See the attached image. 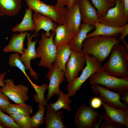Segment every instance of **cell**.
Segmentation results:
<instances>
[{"mask_svg": "<svg viewBox=\"0 0 128 128\" xmlns=\"http://www.w3.org/2000/svg\"><path fill=\"white\" fill-rule=\"evenodd\" d=\"M120 42L115 37L96 36L85 39L82 51L93 56L101 63L108 57L113 46Z\"/></svg>", "mask_w": 128, "mask_h": 128, "instance_id": "6da1fadb", "label": "cell"}, {"mask_svg": "<svg viewBox=\"0 0 128 128\" xmlns=\"http://www.w3.org/2000/svg\"><path fill=\"white\" fill-rule=\"evenodd\" d=\"M128 49L118 44L113 47L109 58L102 68L107 73L117 77L128 76Z\"/></svg>", "mask_w": 128, "mask_h": 128, "instance_id": "7a4b0ae2", "label": "cell"}, {"mask_svg": "<svg viewBox=\"0 0 128 128\" xmlns=\"http://www.w3.org/2000/svg\"><path fill=\"white\" fill-rule=\"evenodd\" d=\"M91 85L97 84L118 92L121 95L128 91V76L121 78L108 74L101 67L89 78Z\"/></svg>", "mask_w": 128, "mask_h": 128, "instance_id": "3957f363", "label": "cell"}, {"mask_svg": "<svg viewBox=\"0 0 128 128\" xmlns=\"http://www.w3.org/2000/svg\"><path fill=\"white\" fill-rule=\"evenodd\" d=\"M55 34V32H53L51 36L48 37L42 32L38 46L36 49L38 58L41 59L38 66L50 69L55 61L56 47L53 40Z\"/></svg>", "mask_w": 128, "mask_h": 128, "instance_id": "277c9868", "label": "cell"}, {"mask_svg": "<svg viewBox=\"0 0 128 128\" xmlns=\"http://www.w3.org/2000/svg\"><path fill=\"white\" fill-rule=\"evenodd\" d=\"M86 65L82 70L80 75L74 78L68 83L66 89L70 97L76 95V92L80 90L82 85L86 80L94 73L96 72L102 67L101 63L94 57L90 56L89 54H84Z\"/></svg>", "mask_w": 128, "mask_h": 128, "instance_id": "5b68a950", "label": "cell"}, {"mask_svg": "<svg viewBox=\"0 0 128 128\" xmlns=\"http://www.w3.org/2000/svg\"><path fill=\"white\" fill-rule=\"evenodd\" d=\"M28 8L51 19L59 25L65 24L66 8L46 4L40 0H24Z\"/></svg>", "mask_w": 128, "mask_h": 128, "instance_id": "8992f818", "label": "cell"}, {"mask_svg": "<svg viewBox=\"0 0 128 128\" xmlns=\"http://www.w3.org/2000/svg\"><path fill=\"white\" fill-rule=\"evenodd\" d=\"M115 6L109 9L104 16L98 18V21L113 27H121L127 24L125 16L123 0H116Z\"/></svg>", "mask_w": 128, "mask_h": 128, "instance_id": "52a82bcc", "label": "cell"}, {"mask_svg": "<svg viewBox=\"0 0 128 128\" xmlns=\"http://www.w3.org/2000/svg\"><path fill=\"white\" fill-rule=\"evenodd\" d=\"M4 85L0 88V91L6 95L15 103H24L28 101V87L23 84H14L11 79H4Z\"/></svg>", "mask_w": 128, "mask_h": 128, "instance_id": "ba28073f", "label": "cell"}, {"mask_svg": "<svg viewBox=\"0 0 128 128\" xmlns=\"http://www.w3.org/2000/svg\"><path fill=\"white\" fill-rule=\"evenodd\" d=\"M99 113L83 103L78 109L74 116L77 128H94Z\"/></svg>", "mask_w": 128, "mask_h": 128, "instance_id": "9c48e42d", "label": "cell"}, {"mask_svg": "<svg viewBox=\"0 0 128 128\" xmlns=\"http://www.w3.org/2000/svg\"><path fill=\"white\" fill-rule=\"evenodd\" d=\"M91 85L92 92L96 95L99 94V97L104 103L114 108L128 111V105L120 101L121 95L119 93L97 84Z\"/></svg>", "mask_w": 128, "mask_h": 128, "instance_id": "30bf717a", "label": "cell"}, {"mask_svg": "<svg viewBox=\"0 0 128 128\" xmlns=\"http://www.w3.org/2000/svg\"><path fill=\"white\" fill-rule=\"evenodd\" d=\"M86 63L84 54L82 51H72L65 65V76L67 82L78 77L79 72L84 69Z\"/></svg>", "mask_w": 128, "mask_h": 128, "instance_id": "8fae6325", "label": "cell"}, {"mask_svg": "<svg viewBox=\"0 0 128 128\" xmlns=\"http://www.w3.org/2000/svg\"><path fill=\"white\" fill-rule=\"evenodd\" d=\"M65 72L59 69L55 61L52 67L49 69L46 76L49 82L48 94L46 99L47 102L55 94L58 95L60 90V84L65 80Z\"/></svg>", "mask_w": 128, "mask_h": 128, "instance_id": "7c38bea8", "label": "cell"}, {"mask_svg": "<svg viewBox=\"0 0 128 128\" xmlns=\"http://www.w3.org/2000/svg\"><path fill=\"white\" fill-rule=\"evenodd\" d=\"M27 37V47L24 49V53L20 56V58L25 65L26 70H29V74L31 77H32L33 78L37 80L39 75L33 70L30 65V61L31 60L38 58L35 48L37 39L32 41V38L34 37L33 34L30 36L29 33H28Z\"/></svg>", "mask_w": 128, "mask_h": 128, "instance_id": "4fadbf2b", "label": "cell"}, {"mask_svg": "<svg viewBox=\"0 0 128 128\" xmlns=\"http://www.w3.org/2000/svg\"><path fill=\"white\" fill-rule=\"evenodd\" d=\"M82 20L79 4H76L66 8L65 23L71 32L75 35L81 26Z\"/></svg>", "mask_w": 128, "mask_h": 128, "instance_id": "5bb4252c", "label": "cell"}, {"mask_svg": "<svg viewBox=\"0 0 128 128\" xmlns=\"http://www.w3.org/2000/svg\"><path fill=\"white\" fill-rule=\"evenodd\" d=\"M32 17L34 22V37H36L38 36L39 32L41 29L46 32L44 33L48 37H50L52 34L50 32V30L53 32H55L57 24L49 17L35 12Z\"/></svg>", "mask_w": 128, "mask_h": 128, "instance_id": "9a60e30c", "label": "cell"}, {"mask_svg": "<svg viewBox=\"0 0 128 128\" xmlns=\"http://www.w3.org/2000/svg\"><path fill=\"white\" fill-rule=\"evenodd\" d=\"M102 105L105 111L103 119L121 124L128 128V111L114 108L103 101Z\"/></svg>", "mask_w": 128, "mask_h": 128, "instance_id": "2e32d148", "label": "cell"}, {"mask_svg": "<svg viewBox=\"0 0 128 128\" xmlns=\"http://www.w3.org/2000/svg\"><path fill=\"white\" fill-rule=\"evenodd\" d=\"M79 4L83 23L93 25L98 21L97 11L89 0H80Z\"/></svg>", "mask_w": 128, "mask_h": 128, "instance_id": "e0dca14e", "label": "cell"}, {"mask_svg": "<svg viewBox=\"0 0 128 128\" xmlns=\"http://www.w3.org/2000/svg\"><path fill=\"white\" fill-rule=\"evenodd\" d=\"M28 33L27 31L21 32L19 33H14L12 35L9 43L3 49V51L7 53L14 52L21 55L23 54L25 49L24 42Z\"/></svg>", "mask_w": 128, "mask_h": 128, "instance_id": "ac0fdd59", "label": "cell"}, {"mask_svg": "<svg viewBox=\"0 0 128 128\" xmlns=\"http://www.w3.org/2000/svg\"><path fill=\"white\" fill-rule=\"evenodd\" d=\"M95 28L94 25L83 23L78 33L68 43L71 46L72 51L82 52V43L86 38L87 34Z\"/></svg>", "mask_w": 128, "mask_h": 128, "instance_id": "d6986e66", "label": "cell"}, {"mask_svg": "<svg viewBox=\"0 0 128 128\" xmlns=\"http://www.w3.org/2000/svg\"><path fill=\"white\" fill-rule=\"evenodd\" d=\"M46 116L44 118L46 128H66L62 118L63 110L55 111L49 105L46 106Z\"/></svg>", "mask_w": 128, "mask_h": 128, "instance_id": "ffe728a7", "label": "cell"}, {"mask_svg": "<svg viewBox=\"0 0 128 128\" xmlns=\"http://www.w3.org/2000/svg\"><path fill=\"white\" fill-rule=\"evenodd\" d=\"M95 30L91 33H88L86 38L97 35H101L110 37H117L121 34L123 27H118L106 25L99 21L94 24Z\"/></svg>", "mask_w": 128, "mask_h": 128, "instance_id": "44dd1931", "label": "cell"}, {"mask_svg": "<svg viewBox=\"0 0 128 128\" xmlns=\"http://www.w3.org/2000/svg\"><path fill=\"white\" fill-rule=\"evenodd\" d=\"M22 0H0V17H11L17 15L21 9Z\"/></svg>", "mask_w": 128, "mask_h": 128, "instance_id": "7402d4cb", "label": "cell"}, {"mask_svg": "<svg viewBox=\"0 0 128 128\" xmlns=\"http://www.w3.org/2000/svg\"><path fill=\"white\" fill-rule=\"evenodd\" d=\"M55 32L53 42L56 47L68 43L75 36L66 24L57 26Z\"/></svg>", "mask_w": 128, "mask_h": 128, "instance_id": "603a6c76", "label": "cell"}, {"mask_svg": "<svg viewBox=\"0 0 128 128\" xmlns=\"http://www.w3.org/2000/svg\"><path fill=\"white\" fill-rule=\"evenodd\" d=\"M72 51L68 43L56 47L55 61L61 70L65 71L66 64Z\"/></svg>", "mask_w": 128, "mask_h": 128, "instance_id": "cb8c5ba5", "label": "cell"}, {"mask_svg": "<svg viewBox=\"0 0 128 128\" xmlns=\"http://www.w3.org/2000/svg\"><path fill=\"white\" fill-rule=\"evenodd\" d=\"M33 10L28 8L25 9L23 18L19 23L14 26L12 29L13 32L34 31V22L32 18Z\"/></svg>", "mask_w": 128, "mask_h": 128, "instance_id": "d4e9b609", "label": "cell"}, {"mask_svg": "<svg viewBox=\"0 0 128 128\" xmlns=\"http://www.w3.org/2000/svg\"><path fill=\"white\" fill-rule=\"evenodd\" d=\"M59 97L56 102L54 103H50L49 105L56 112L60 109L63 108L68 111L71 110L69 104L72 103L70 96L68 94H64L63 91L60 90Z\"/></svg>", "mask_w": 128, "mask_h": 128, "instance_id": "484cf974", "label": "cell"}, {"mask_svg": "<svg viewBox=\"0 0 128 128\" xmlns=\"http://www.w3.org/2000/svg\"><path fill=\"white\" fill-rule=\"evenodd\" d=\"M6 112L9 114H14L30 115L33 113V111L32 107L25 103H10L7 109Z\"/></svg>", "mask_w": 128, "mask_h": 128, "instance_id": "4316f807", "label": "cell"}, {"mask_svg": "<svg viewBox=\"0 0 128 128\" xmlns=\"http://www.w3.org/2000/svg\"><path fill=\"white\" fill-rule=\"evenodd\" d=\"M30 82L36 93L33 96L35 101L37 103L44 106H46L48 104L44 95L46 91L48 88V85L44 83L41 85L38 86L33 83L31 81Z\"/></svg>", "mask_w": 128, "mask_h": 128, "instance_id": "83f0119b", "label": "cell"}, {"mask_svg": "<svg viewBox=\"0 0 128 128\" xmlns=\"http://www.w3.org/2000/svg\"><path fill=\"white\" fill-rule=\"evenodd\" d=\"M91 0L97 9L98 18L105 16L108 10L115 5V4L110 2L107 0Z\"/></svg>", "mask_w": 128, "mask_h": 128, "instance_id": "f1b7e54d", "label": "cell"}, {"mask_svg": "<svg viewBox=\"0 0 128 128\" xmlns=\"http://www.w3.org/2000/svg\"><path fill=\"white\" fill-rule=\"evenodd\" d=\"M38 110L34 115L31 117L32 128H37L43 124L45 122L44 116L46 108L44 106L39 104Z\"/></svg>", "mask_w": 128, "mask_h": 128, "instance_id": "f546056e", "label": "cell"}, {"mask_svg": "<svg viewBox=\"0 0 128 128\" xmlns=\"http://www.w3.org/2000/svg\"><path fill=\"white\" fill-rule=\"evenodd\" d=\"M8 64L11 66L18 68L23 73L29 82L31 81L26 74L25 65L21 60L18 53L15 52L10 55L9 57Z\"/></svg>", "mask_w": 128, "mask_h": 128, "instance_id": "4dcf8cb0", "label": "cell"}, {"mask_svg": "<svg viewBox=\"0 0 128 128\" xmlns=\"http://www.w3.org/2000/svg\"><path fill=\"white\" fill-rule=\"evenodd\" d=\"M9 115L20 128H32L30 115L14 114Z\"/></svg>", "mask_w": 128, "mask_h": 128, "instance_id": "1f68e13d", "label": "cell"}, {"mask_svg": "<svg viewBox=\"0 0 128 128\" xmlns=\"http://www.w3.org/2000/svg\"><path fill=\"white\" fill-rule=\"evenodd\" d=\"M0 123L4 128H20L10 115L5 114L0 109Z\"/></svg>", "mask_w": 128, "mask_h": 128, "instance_id": "d6a6232c", "label": "cell"}, {"mask_svg": "<svg viewBox=\"0 0 128 128\" xmlns=\"http://www.w3.org/2000/svg\"><path fill=\"white\" fill-rule=\"evenodd\" d=\"M9 98L5 94L0 92V109L3 112H6L7 109L11 103Z\"/></svg>", "mask_w": 128, "mask_h": 128, "instance_id": "836d02e7", "label": "cell"}, {"mask_svg": "<svg viewBox=\"0 0 128 128\" xmlns=\"http://www.w3.org/2000/svg\"><path fill=\"white\" fill-rule=\"evenodd\" d=\"M121 124L115 123L108 120H105L102 123L100 128H120L122 126Z\"/></svg>", "mask_w": 128, "mask_h": 128, "instance_id": "e575fe53", "label": "cell"}, {"mask_svg": "<svg viewBox=\"0 0 128 128\" xmlns=\"http://www.w3.org/2000/svg\"><path fill=\"white\" fill-rule=\"evenodd\" d=\"M102 101L99 97H95L91 99L90 104L92 108L98 109L102 105Z\"/></svg>", "mask_w": 128, "mask_h": 128, "instance_id": "d590c367", "label": "cell"}, {"mask_svg": "<svg viewBox=\"0 0 128 128\" xmlns=\"http://www.w3.org/2000/svg\"><path fill=\"white\" fill-rule=\"evenodd\" d=\"M128 24L123 27L121 34L119 37L118 39L120 41L122 42L125 40L126 36L128 35Z\"/></svg>", "mask_w": 128, "mask_h": 128, "instance_id": "8d00e7d4", "label": "cell"}, {"mask_svg": "<svg viewBox=\"0 0 128 128\" xmlns=\"http://www.w3.org/2000/svg\"><path fill=\"white\" fill-rule=\"evenodd\" d=\"M70 0H57V2L55 6L63 8L65 5L69 6Z\"/></svg>", "mask_w": 128, "mask_h": 128, "instance_id": "74e56055", "label": "cell"}, {"mask_svg": "<svg viewBox=\"0 0 128 128\" xmlns=\"http://www.w3.org/2000/svg\"><path fill=\"white\" fill-rule=\"evenodd\" d=\"M124 5V11L125 17L128 21V0H123Z\"/></svg>", "mask_w": 128, "mask_h": 128, "instance_id": "f35d334b", "label": "cell"}, {"mask_svg": "<svg viewBox=\"0 0 128 128\" xmlns=\"http://www.w3.org/2000/svg\"><path fill=\"white\" fill-rule=\"evenodd\" d=\"M121 96L120 100L123 101L125 103L128 105V91Z\"/></svg>", "mask_w": 128, "mask_h": 128, "instance_id": "ab89813d", "label": "cell"}, {"mask_svg": "<svg viewBox=\"0 0 128 128\" xmlns=\"http://www.w3.org/2000/svg\"><path fill=\"white\" fill-rule=\"evenodd\" d=\"M6 73V72H4L0 74V87L4 85V78ZM0 92H1L0 91Z\"/></svg>", "mask_w": 128, "mask_h": 128, "instance_id": "60d3db41", "label": "cell"}, {"mask_svg": "<svg viewBox=\"0 0 128 128\" xmlns=\"http://www.w3.org/2000/svg\"><path fill=\"white\" fill-rule=\"evenodd\" d=\"M104 108H103V110L101 114L99 116V120L97 123H96L94 128H99L100 126L102 123V120L104 119L103 118V110Z\"/></svg>", "mask_w": 128, "mask_h": 128, "instance_id": "b9f144b4", "label": "cell"}, {"mask_svg": "<svg viewBox=\"0 0 128 128\" xmlns=\"http://www.w3.org/2000/svg\"><path fill=\"white\" fill-rule=\"evenodd\" d=\"M80 0H70V2L69 6L67 7H70L77 3H79Z\"/></svg>", "mask_w": 128, "mask_h": 128, "instance_id": "7bdbcfd3", "label": "cell"}, {"mask_svg": "<svg viewBox=\"0 0 128 128\" xmlns=\"http://www.w3.org/2000/svg\"><path fill=\"white\" fill-rule=\"evenodd\" d=\"M123 42V45L124 46L127 48L128 49V43L125 41V40H123L122 42Z\"/></svg>", "mask_w": 128, "mask_h": 128, "instance_id": "ee69618b", "label": "cell"}, {"mask_svg": "<svg viewBox=\"0 0 128 128\" xmlns=\"http://www.w3.org/2000/svg\"><path fill=\"white\" fill-rule=\"evenodd\" d=\"M109 2H110L113 3H115V1L116 0H107Z\"/></svg>", "mask_w": 128, "mask_h": 128, "instance_id": "f6af8a7d", "label": "cell"}, {"mask_svg": "<svg viewBox=\"0 0 128 128\" xmlns=\"http://www.w3.org/2000/svg\"><path fill=\"white\" fill-rule=\"evenodd\" d=\"M0 128H4L1 125L0 123Z\"/></svg>", "mask_w": 128, "mask_h": 128, "instance_id": "bcb514c9", "label": "cell"}]
</instances>
